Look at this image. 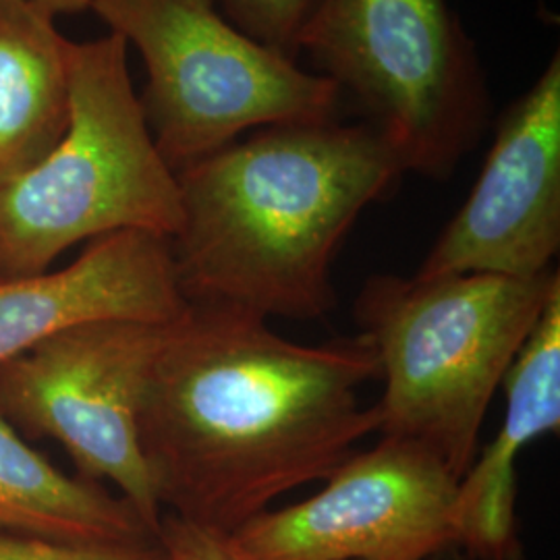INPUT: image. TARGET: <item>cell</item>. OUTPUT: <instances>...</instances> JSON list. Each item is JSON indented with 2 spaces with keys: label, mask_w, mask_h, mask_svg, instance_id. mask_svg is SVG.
Listing matches in <instances>:
<instances>
[{
  "label": "cell",
  "mask_w": 560,
  "mask_h": 560,
  "mask_svg": "<svg viewBox=\"0 0 560 560\" xmlns=\"http://www.w3.org/2000/svg\"><path fill=\"white\" fill-rule=\"evenodd\" d=\"M378 376L361 335L301 345L258 314L189 303L141 397V451L161 506L235 534L287 492L330 478L378 432V407L361 400Z\"/></svg>",
  "instance_id": "6da1fadb"
},
{
  "label": "cell",
  "mask_w": 560,
  "mask_h": 560,
  "mask_svg": "<svg viewBox=\"0 0 560 560\" xmlns=\"http://www.w3.org/2000/svg\"><path fill=\"white\" fill-rule=\"evenodd\" d=\"M402 175L393 145L361 119L264 127L183 166L171 240L183 298L322 320L337 303L340 243Z\"/></svg>",
  "instance_id": "7a4b0ae2"
},
{
  "label": "cell",
  "mask_w": 560,
  "mask_h": 560,
  "mask_svg": "<svg viewBox=\"0 0 560 560\" xmlns=\"http://www.w3.org/2000/svg\"><path fill=\"white\" fill-rule=\"evenodd\" d=\"M557 291V268L368 280L353 312L384 381L382 436L420 444L460 480L490 400Z\"/></svg>",
  "instance_id": "3957f363"
},
{
  "label": "cell",
  "mask_w": 560,
  "mask_h": 560,
  "mask_svg": "<svg viewBox=\"0 0 560 560\" xmlns=\"http://www.w3.org/2000/svg\"><path fill=\"white\" fill-rule=\"evenodd\" d=\"M127 48L113 32L69 42V125L38 164L0 185V280L40 275L81 241L179 231L177 173L150 133Z\"/></svg>",
  "instance_id": "277c9868"
},
{
  "label": "cell",
  "mask_w": 560,
  "mask_h": 560,
  "mask_svg": "<svg viewBox=\"0 0 560 560\" xmlns=\"http://www.w3.org/2000/svg\"><path fill=\"white\" fill-rule=\"evenodd\" d=\"M298 52L381 131L405 173L451 179L488 129L486 71L448 0H314Z\"/></svg>",
  "instance_id": "5b68a950"
},
{
  "label": "cell",
  "mask_w": 560,
  "mask_h": 560,
  "mask_svg": "<svg viewBox=\"0 0 560 560\" xmlns=\"http://www.w3.org/2000/svg\"><path fill=\"white\" fill-rule=\"evenodd\" d=\"M92 11L138 48L141 108L175 173L264 127L347 110L332 81L241 32L217 0H94Z\"/></svg>",
  "instance_id": "8992f818"
},
{
  "label": "cell",
  "mask_w": 560,
  "mask_h": 560,
  "mask_svg": "<svg viewBox=\"0 0 560 560\" xmlns=\"http://www.w3.org/2000/svg\"><path fill=\"white\" fill-rule=\"evenodd\" d=\"M168 326L85 324L0 363V413L27 436L59 442L83 480L113 481L156 536L162 506L141 451L140 409Z\"/></svg>",
  "instance_id": "52a82bcc"
},
{
  "label": "cell",
  "mask_w": 560,
  "mask_h": 560,
  "mask_svg": "<svg viewBox=\"0 0 560 560\" xmlns=\"http://www.w3.org/2000/svg\"><path fill=\"white\" fill-rule=\"evenodd\" d=\"M457 488L436 455L382 436L318 494L264 511L233 538L260 560H432L455 548Z\"/></svg>",
  "instance_id": "ba28073f"
},
{
  "label": "cell",
  "mask_w": 560,
  "mask_h": 560,
  "mask_svg": "<svg viewBox=\"0 0 560 560\" xmlns=\"http://www.w3.org/2000/svg\"><path fill=\"white\" fill-rule=\"evenodd\" d=\"M560 247V55L502 115L469 198L418 277H536Z\"/></svg>",
  "instance_id": "9c48e42d"
},
{
  "label": "cell",
  "mask_w": 560,
  "mask_h": 560,
  "mask_svg": "<svg viewBox=\"0 0 560 560\" xmlns=\"http://www.w3.org/2000/svg\"><path fill=\"white\" fill-rule=\"evenodd\" d=\"M189 310L171 240L122 231L90 241L60 270L0 280V363L96 322L173 324Z\"/></svg>",
  "instance_id": "30bf717a"
},
{
  "label": "cell",
  "mask_w": 560,
  "mask_h": 560,
  "mask_svg": "<svg viewBox=\"0 0 560 560\" xmlns=\"http://www.w3.org/2000/svg\"><path fill=\"white\" fill-rule=\"evenodd\" d=\"M502 384L506 413L501 430L469 465L455 499V548L474 560H523L517 459L527 444L560 430V291Z\"/></svg>",
  "instance_id": "8fae6325"
},
{
  "label": "cell",
  "mask_w": 560,
  "mask_h": 560,
  "mask_svg": "<svg viewBox=\"0 0 560 560\" xmlns=\"http://www.w3.org/2000/svg\"><path fill=\"white\" fill-rule=\"evenodd\" d=\"M32 0H0V185L32 168L69 125V42Z\"/></svg>",
  "instance_id": "7c38bea8"
},
{
  "label": "cell",
  "mask_w": 560,
  "mask_h": 560,
  "mask_svg": "<svg viewBox=\"0 0 560 560\" xmlns=\"http://www.w3.org/2000/svg\"><path fill=\"white\" fill-rule=\"evenodd\" d=\"M0 534L65 544L159 540L122 497L60 471L2 413Z\"/></svg>",
  "instance_id": "4fadbf2b"
},
{
  "label": "cell",
  "mask_w": 560,
  "mask_h": 560,
  "mask_svg": "<svg viewBox=\"0 0 560 560\" xmlns=\"http://www.w3.org/2000/svg\"><path fill=\"white\" fill-rule=\"evenodd\" d=\"M314 0H222V15L264 46L300 60L298 38Z\"/></svg>",
  "instance_id": "5bb4252c"
},
{
  "label": "cell",
  "mask_w": 560,
  "mask_h": 560,
  "mask_svg": "<svg viewBox=\"0 0 560 560\" xmlns=\"http://www.w3.org/2000/svg\"><path fill=\"white\" fill-rule=\"evenodd\" d=\"M0 560H166V555L161 540L65 544L0 534Z\"/></svg>",
  "instance_id": "9a60e30c"
},
{
  "label": "cell",
  "mask_w": 560,
  "mask_h": 560,
  "mask_svg": "<svg viewBox=\"0 0 560 560\" xmlns=\"http://www.w3.org/2000/svg\"><path fill=\"white\" fill-rule=\"evenodd\" d=\"M159 540L166 560H260L249 555L233 534L171 513L162 515Z\"/></svg>",
  "instance_id": "2e32d148"
},
{
  "label": "cell",
  "mask_w": 560,
  "mask_h": 560,
  "mask_svg": "<svg viewBox=\"0 0 560 560\" xmlns=\"http://www.w3.org/2000/svg\"><path fill=\"white\" fill-rule=\"evenodd\" d=\"M46 9L50 15H78L83 11H92L94 0H32Z\"/></svg>",
  "instance_id": "e0dca14e"
}]
</instances>
